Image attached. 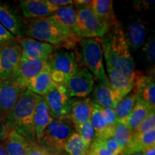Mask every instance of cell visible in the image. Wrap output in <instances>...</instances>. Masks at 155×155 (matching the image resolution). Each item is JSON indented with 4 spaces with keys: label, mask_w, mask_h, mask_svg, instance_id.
Masks as SVG:
<instances>
[{
    "label": "cell",
    "mask_w": 155,
    "mask_h": 155,
    "mask_svg": "<svg viewBox=\"0 0 155 155\" xmlns=\"http://www.w3.org/2000/svg\"><path fill=\"white\" fill-rule=\"evenodd\" d=\"M107 71H116L134 78V63L121 25L112 27L99 39Z\"/></svg>",
    "instance_id": "6da1fadb"
},
{
    "label": "cell",
    "mask_w": 155,
    "mask_h": 155,
    "mask_svg": "<svg viewBox=\"0 0 155 155\" xmlns=\"http://www.w3.org/2000/svg\"><path fill=\"white\" fill-rule=\"evenodd\" d=\"M39 96L28 89L22 91L10 114L4 119L7 131L14 130L30 141L37 142L34 116Z\"/></svg>",
    "instance_id": "7a4b0ae2"
},
{
    "label": "cell",
    "mask_w": 155,
    "mask_h": 155,
    "mask_svg": "<svg viewBox=\"0 0 155 155\" xmlns=\"http://www.w3.org/2000/svg\"><path fill=\"white\" fill-rule=\"evenodd\" d=\"M25 35L40 42L64 47L65 49L78 43L81 38L71 33L51 17L30 19L25 22Z\"/></svg>",
    "instance_id": "3957f363"
},
{
    "label": "cell",
    "mask_w": 155,
    "mask_h": 155,
    "mask_svg": "<svg viewBox=\"0 0 155 155\" xmlns=\"http://www.w3.org/2000/svg\"><path fill=\"white\" fill-rule=\"evenodd\" d=\"M78 63L86 68L99 83H107L108 79L104 65V55L98 38H81L78 42Z\"/></svg>",
    "instance_id": "277c9868"
},
{
    "label": "cell",
    "mask_w": 155,
    "mask_h": 155,
    "mask_svg": "<svg viewBox=\"0 0 155 155\" xmlns=\"http://www.w3.org/2000/svg\"><path fill=\"white\" fill-rule=\"evenodd\" d=\"M74 131L69 117L53 119L38 143L51 155H63L68 139Z\"/></svg>",
    "instance_id": "5b68a950"
},
{
    "label": "cell",
    "mask_w": 155,
    "mask_h": 155,
    "mask_svg": "<svg viewBox=\"0 0 155 155\" xmlns=\"http://www.w3.org/2000/svg\"><path fill=\"white\" fill-rule=\"evenodd\" d=\"M52 80L56 85H65L79 69L75 54L67 50L53 52L48 60Z\"/></svg>",
    "instance_id": "8992f818"
},
{
    "label": "cell",
    "mask_w": 155,
    "mask_h": 155,
    "mask_svg": "<svg viewBox=\"0 0 155 155\" xmlns=\"http://www.w3.org/2000/svg\"><path fill=\"white\" fill-rule=\"evenodd\" d=\"M77 10V35L81 38H101L108 28L96 16L90 7Z\"/></svg>",
    "instance_id": "52a82bcc"
},
{
    "label": "cell",
    "mask_w": 155,
    "mask_h": 155,
    "mask_svg": "<svg viewBox=\"0 0 155 155\" xmlns=\"http://www.w3.org/2000/svg\"><path fill=\"white\" fill-rule=\"evenodd\" d=\"M22 48L17 40L0 45V79L10 80L21 62Z\"/></svg>",
    "instance_id": "ba28073f"
},
{
    "label": "cell",
    "mask_w": 155,
    "mask_h": 155,
    "mask_svg": "<svg viewBox=\"0 0 155 155\" xmlns=\"http://www.w3.org/2000/svg\"><path fill=\"white\" fill-rule=\"evenodd\" d=\"M53 119L69 117L71 100L63 85H56L44 96Z\"/></svg>",
    "instance_id": "9c48e42d"
},
{
    "label": "cell",
    "mask_w": 155,
    "mask_h": 155,
    "mask_svg": "<svg viewBox=\"0 0 155 155\" xmlns=\"http://www.w3.org/2000/svg\"><path fill=\"white\" fill-rule=\"evenodd\" d=\"M133 91L137 100L145 104L152 111H155L154 72L144 74L141 71H134Z\"/></svg>",
    "instance_id": "30bf717a"
},
{
    "label": "cell",
    "mask_w": 155,
    "mask_h": 155,
    "mask_svg": "<svg viewBox=\"0 0 155 155\" xmlns=\"http://www.w3.org/2000/svg\"><path fill=\"white\" fill-rule=\"evenodd\" d=\"M94 83L92 73L86 68H81L64 86L71 98H84L92 92Z\"/></svg>",
    "instance_id": "8fae6325"
},
{
    "label": "cell",
    "mask_w": 155,
    "mask_h": 155,
    "mask_svg": "<svg viewBox=\"0 0 155 155\" xmlns=\"http://www.w3.org/2000/svg\"><path fill=\"white\" fill-rule=\"evenodd\" d=\"M48 68V60H30L20 62L10 81L16 86L26 89L28 84Z\"/></svg>",
    "instance_id": "7c38bea8"
},
{
    "label": "cell",
    "mask_w": 155,
    "mask_h": 155,
    "mask_svg": "<svg viewBox=\"0 0 155 155\" xmlns=\"http://www.w3.org/2000/svg\"><path fill=\"white\" fill-rule=\"evenodd\" d=\"M17 42L22 48L21 62L30 60H48L55 49L52 45L30 38H18Z\"/></svg>",
    "instance_id": "4fadbf2b"
},
{
    "label": "cell",
    "mask_w": 155,
    "mask_h": 155,
    "mask_svg": "<svg viewBox=\"0 0 155 155\" xmlns=\"http://www.w3.org/2000/svg\"><path fill=\"white\" fill-rule=\"evenodd\" d=\"M0 24L17 38H25V22L10 5L0 3Z\"/></svg>",
    "instance_id": "5bb4252c"
},
{
    "label": "cell",
    "mask_w": 155,
    "mask_h": 155,
    "mask_svg": "<svg viewBox=\"0 0 155 155\" xmlns=\"http://www.w3.org/2000/svg\"><path fill=\"white\" fill-rule=\"evenodd\" d=\"M22 91L9 80L0 79V117L4 119L10 114Z\"/></svg>",
    "instance_id": "9a60e30c"
},
{
    "label": "cell",
    "mask_w": 155,
    "mask_h": 155,
    "mask_svg": "<svg viewBox=\"0 0 155 155\" xmlns=\"http://www.w3.org/2000/svg\"><path fill=\"white\" fill-rule=\"evenodd\" d=\"M124 36L130 51H137L146 41L147 22L135 19L127 26Z\"/></svg>",
    "instance_id": "2e32d148"
},
{
    "label": "cell",
    "mask_w": 155,
    "mask_h": 155,
    "mask_svg": "<svg viewBox=\"0 0 155 155\" xmlns=\"http://www.w3.org/2000/svg\"><path fill=\"white\" fill-rule=\"evenodd\" d=\"M19 5L23 17L29 19L50 17L58 10L48 5L45 0H22Z\"/></svg>",
    "instance_id": "e0dca14e"
},
{
    "label": "cell",
    "mask_w": 155,
    "mask_h": 155,
    "mask_svg": "<svg viewBox=\"0 0 155 155\" xmlns=\"http://www.w3.org/2000/svg\"><path fill=\"white\" fill-rule=\"evenodd\" d=\"M89 7L108 29L121 24L116 17L111 0H93Z\"/></svg>",
    "instance_id": "ac0fdd59"
},
{
    "label": "cell",
    "mask_w": 155,
    "mask_h": 155,
    "mask_svg": "<svg viewBox=\"0 0 155 155\" xmlns=\"http://www.w3.org/2000/svg\"><path fill=\"white\" fill-rule=\"evenodd\" d=\"M107 73L108 82L119 103L124 97L132 91L134 78L126 76L123 73L116 71H107Z\"/></svg>",
    "instance_id": "d6986e66"
},
{
    "label": "cell",
    "mask_w": 155,
    "mask_h": 155,
    "mask_svg": "<svg viewBox=\"0 0 155 155\" xmlns=\"http://www.w3.org/2000/svg\"><path fill=\"white\" fill-rule=\"evenodd\" d=\"M91 105V100L88 98L83 99L72 98L69 118L73 127H76L90 121Z\"/></svg>",
    "instance_id": "ffe728a7"
},
{
    "label": "cell",
    "mask_w": 155,
    "mask_h": 155,
    "mask_svg": "<svg viewBox=\"0 0 155 155\" xmlns=\"http://www.w3.org/2000/svg\"><path fill=\"white\" fill-rule=\"evenodd\" d=\"M53 120L44 96H39L34 116L35 134L37 142L42 138L44 131Z\"/></svg>",
    "instance_id": "44dd1931"
},
{
    "label": "cell",
    "mask_w": 155,
    "mask_h": 155,
    "mask_svg": "<svg viewBox=\"0 0 155 155\" xmlns=\"http://www.w3.org/2000/svg\"><path fill=\"white\" fill-rule=\"evenodd\" d=\"M30 142L14 130L7 131L4 138V144L8 155H28Z\"/></svg>",
    "instance_id": "7402d4cb"
},
{
    "label": "cell",
    "mask_w": 155,
    "mask_h": 155,
    "mask_svg": "<svg viewBox=\"0 0 155 155\" xmlns=\"http://www.w3.org/2000/svg\"><path fill=\"white\" fill-rule=\"evenodd\" d=\"M154 145H155V129L142 134H134L132 138L119 155H129L143 152L146 149Z\"/></svg>",
    "instance_id": "603a6c76"
},
{
    "label": "cell",
    "mask_w": 155,
    "mask_h": 155,
    "mask_svg": "<svg viewBox=\"0 0 155 155\" xmlns=\"http://www.w3.org/2000/svg\"><path fill=\"white\" fill-rule=\"evenodd\" d=\"M91 101L104 108H115L118 101L109 82L99 83L93 89Z\"/></svg>",
    "instance_id": "cb8c5ba5"
},
{
    "label": "cell",
    "mask_w": 155,
    "mask_h": 155,
    "mask_svg": "<svg viewBox=\"0 0 155 155\" xmlns=\"http://www.w3.org/2000/svg\"><path fill=\"white\" fill-rule=\"evenodd\" d=\"M50 17L71 33L78 36L77 35L76 27L77 10L73 5L60 7Z\"/></svg>",
    "instance_id": "d4e9b609"
},
{
    "label": "cell",
    "mask_w": 155,
    "mask_h": 155,
    "mask_svg": "<svg viewBox=\"0 0 155 155\" xmlns=\"http://www.w3.org/2000/svg\"><path fill=\"white\" fill-rule=\"evenodd\" d=\"M90 122L96 133V139L105 140V139L112 138L116 126V127H107L101 114L98 106L93 102Z\"/></svg>",
    "instance_id": "484cf974"
},
{
    "label": "cell",
    "mask_w": 155,
    "mask_h": 155,
    "mask_svg": "<svg viewBox=\"0 0 155 155\" xmlns=\"http://www.w3.org/2000/svg\"><path fill=\"white\" fill-rule=\"evenodd\" d=\"M56 84L52 80L48 66L28 83L26 89L40 96H45Z\"/></svg>",
    "instance_id": "4316f807"
},
{
    "label": "cell",
    "mask_w": 155,
    "mask_h": 155,
    "mask_svg": "<svg viewBox=\"0 0 155 155\" xmlns=\"http://www.w3.org/2000/svg\"><path fill=\"white\" fill-rule=\"evenodd\" d=\"M153 111L145 104L139 101H136V104L133 110L129 116L125 119L119 121L131 130L134 131L135 129L148 116L151 112Z\"/></svg>",
    "instance_id": "83f0119b"
},
{
    "label": "cell",
    "mask_w": 155,
    "mask_h": 155,
    "mask_svg": "<svg viewBox=\"0 0 155 155\" xmlns=\"http://www.w3.org/2000/svg\"><path fill=\"white\" fill-rule=\"evenodd\" d=\"M88 150L86 143L75 131L68 139L64 148L65 155H86Z\"/></svg>",
    "instance_id": "f1b7e54d"
},
{
    "label": "cell",
    "mask_w": 155,
    "mask_h": 155,
    "mask_svg": "<svg viewBox=\"0 0 155 155\" xmlns=\"http://www.w3.org/2000/svg\"><path fill=\"white\" fill-rule=\"evenodd\" d=\"M136 101H137V96L132 91L118 103L115 107L116 119L118 122L121 121L129 116L134 107Z\"/></svg>",
    "instance_id": "f546056e"
},
{
    "label": "cell",
    "mask_w": 155,
    "mask_h": 155,
    "mask_svg": "<svg viewBox=\"0 0 155 155\" xmlns=\"http://www.w3.org/2000/svg\"><path fill=\"white\" fill-rule=\"evenodd\" d=\"M134 131L129 129L127 127H126L123 124L119 123L116 124L115 131L112 137V139L116 141V144L120 148V150L122 152L124 148L126 147V145L128 144L130 139L132 138L134 136ZM121 154V153H120Z\"/></svg>",
    "instance_id": "4dcf8cb0"
},
{
    "label": "cell",
    "mask_w": 155,
    "mask_h": 155,
    "mask_svg": "<svg viewBox=\"0 0 155 155\" xmlns=\"http://www.w3.org/2000/svg\"><path fill=\"white\" fill-rule=\"evenodd\" d=\"M86 155H119L109 148L105 140L96 139L89 147Z\"/></svg>",
    "instance_id": "1f68e13d"
},
{
    "label": "cell",
    "mask_w": 155,
    "mask_h": 155,
    "mask_svg": "<svg viewBox=\"0 0 155 155\" xmlns=\"http://www.w3.org/2000/svg\"><path fill=\"white\" fill-rule=\"evenodd\" d=\"M74 129L76 131L75 132H77L81 136V138L86 143L87 147L89 148L93 141L96 139V133H95V131L90 121L78 126L76 127H74Z\"/></svg>",
    "instance_id": "d6a6232c"
},
{
    "label": "cell",
    "mask_w": 155,
    "mask_h": 155,
    "mask_svg": "<svg viewBox=\"0 0 155 155\" xmlns=\"http://www.w3.org/2000/svg\"><path fill=\"white\" fill-rule=\"evenodd\" d=\"M155 129V111H153L134 131L135 134H142Z\"/></svg>",
    "instance_id": "836d02e7"
},
{
    "label": "cell",
    "mask_w": 155,
    "mask_h": 155,
    "mask_svg": "<svg viewBox=\"0 0 155 155\" xmlns=\"http://www.w3.org/2000/svg\"><path fill=\"white\" fill-rule=\"evenodd\" d=\"M144 52L147 63L154 68L155 63V40L154 36H150L143 45Z\"/></svg>",
    "instance_id": "e575fe53"
},
{
    "label": "cell",
    "mask_w": 155,
    "mask_h": 155,
    "mask_svg": "<svg viewBox=\"0 0 155 155\" xmlns=\"http://www.w3.org/2000/svg\"><path fill=\"white\" fill-rule=\"evenodd\" d=\"M101 114L107 127H116L118 124L115 108H104L98 106Z\"/></svg>",
    "instance_id": "d590c367"
},
{
    "label": "cell",
    "mask_w": 155,
    "mask_h": 155,
    "mask_svg": "<svg viewBox=\"0 0 155 155\" xmlns=\"http://www.w3.org/2000/svg\"><path fill=\"white\" fill-rule=\"evenodd\" d=\"M50 154L38 142L31 141L28 148V155H49Z\"/></svg>",
    "instance_id": "8d00e7d4"
},
{
    "label": "cell",
    "mask_w": 155,
    "mask_h": 155,
    "mask_svg": "<svg viewBox=\"0 0 155 155\" xmlns=\"http://www.w3.org/2000/svg\"><path fill=\"white\" fill-rule=\"evenodd\" d=\"M14 35H12L5 27L0 24V45L15 40Z\"/></svg>",
    "instance_id": "74e56055"
},
{
    "label": "cell",
    "mask_w": 155,
    "mask_h": 155,
    "mask_svg": "<svg viewBox=\"0 0 155 155\" xmlns=\"http://www.w3.org/2000/svg\"><path fill=\"white\" fill-rule=\"evenodd\" d=\"M46 3L50 7L58 9L60 7L73 5L72 0H45Z\"/></svg>",
    "instance_id": "f35d334b"
},
{
    "label": "cell",
    "mask_w": 155,
    "mask_h": 155,
    "mask_svg": "<svg viewBox=\"0 0 155 155\" xmlns=\"http://www.w3.org/2000/svg\"><path fill=\"white\" fill-rule=\"evenodd\" d=\"M154 4V1H148V0H139L134 2V9L138 11L143 10V9H148L150 6Z\"/></svg>",
    "instance_id": "ab89813d"
},
{
    "label": "cell",
    "mask_w": 155,
    "mask_h": 155,
    "mask_svg": "<svg viewBox=\"0 0 155 155\" xmlns=\"http://www.w3.org/2000/svg\"><path fill=\"white\" fill-rule=\"evenodd\" d=\"M91 2V1H89V0H76V1H73V5H75L76 9H78L88 7L90 6Z\"/></svg>",
    "instance_id": "60d3db41"
},
{
    "label": "cell",
    "mask_w": 155,
    "mask_h": 155,
    "mask_svg": "<svg viewBox=\"0 0 155 155\" xmlns=\"http://www.w3.org/2000/svg\"><path fill=\"white\" fill-rule=\"evenodd\" d=\"M7 130L5 124V121L2 117H0V139L5 138Z\"/></svg>",
    "instance_id": "b9f144b4"
},
{
    "label": "cell",
    "mask_w": 155,
    "mask_h": 155,
    "mask_svg": "<svg viewBox=\"0 0 155 155\" xmlns=\"http://www.w3.org/2000/svg\"><path fill=\"white\" fill-rule=\"evenodd\" d=\"M143 153L144 155H155V145L146 149Z\"/></svg>",
    "instance_id": "7bdbcfd3"
},
{
    "label": "cell",
    "mask_w": 155,
    "mask_h": 155,
    "mask_svg": "<svg viewBox=\"0 0 155 155\" xmlns=\"http://www.w3.org/2000/svg\"><path fill=\"white\" fill-rule=\"evenodd\" d=\"M0 155H8L4 144V139H0Z\"/></svg>",
    "instance_id": "ee69618b"
},
{
    "label": "cell",
    "mask_w": 155,
    "mask_h": 155,
    "mask_svg": "<svg viewBox=\"0 0 155 155\" xmlns=\"http://www.w3.org/2000/svg\"><path fill=\"white\" fill-rule=\"evenodd\" d=\"M129 155H144V153H143V152H139V153H135V154H129Z\"/></svg>",
    "instance_id": "f6af8a7d"
},
{
    "label": "cell",
    "mask_w": 155,
    "mask_h": 155,
    "mask_svg": "<svg viewBox=\"0 0 155 155\" xmlns=\"http://www.w3.org/2000/svg\"><path fill=\"white\" fill-rule=\"evenodd\" d=\"M49 155H51V154H49Z\"/></svg>",
    "instance_id": "bcb514c9"
}]
</instances>
